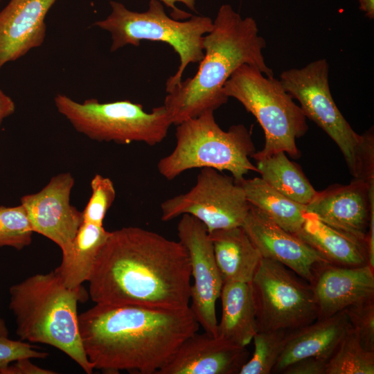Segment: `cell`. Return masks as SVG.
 <instances>
[{
  "label": "cell",
  "mask_w": 374,
  "mask_h": 374,
  "mask_svg": "<svg viewBox=\"0 0 374 374\" xmlns=\"http://www.w3.org/2000/svg\"><path fill=\"white\" fill-rule=\"evenodd\" d=\"M190 263L179 242L140 227L110 231L87 282L92 301L167 309L189 306Z\"/></svg>",
  "instance_id": "6da1fadb"
},
{
  "label": "cell",
  "mask_w": 374,
  "mask_h": 374,
  "mask_svg": "<svg viewBox=\"0 0 374 374\" xmlns=\"http://www.w3.org/2000/svg\"><path fill=\"white\" fill-rule=\"evenodd\" d=\"M87 359L105 373L157 374L199 324L190 307L97 304L78 315Z\"/></svg>",
  "instance_id": "7a4b0ae2"
},
{
  "label": "cell",
  "mask_w": 374,
  "mask_h": 374,
  "mask_svg": "<svg viewBox=\"0 0 374 374\" xmlns=\"http://www.w3.org/2000/svg\"><path fill=\"white\" fill-rule=\"evenodd\" d=\"M211 32L203 39L204 57L196 74L168 93L163 105L172 125L194 118L227 103L223 87L232 73L247 64L274 76L262 55L266 41L254 19L242 18L229 4L218 10Z\"/></svg>",
  "instance_id": "3957f363"
},
{
  "label": "cell",
  "mask_w": 374,
  "mask_h": 374,
  "mask_svg": "<svg viewBox=\"0 0 374 374\" xmlns=\"http://www.w3.org/2000/svg\"><path fill=\"white\" fill-rule=\"evenodd\" d=\"M9 293V309L15 317L20 340L53 346L86 373H93L79 331L78 303L89 296L82 285L66 287L53 270L12 285Z\"/></svg>",
  "instance_id": "277c9868"
},
{
  "label": "cell",
  "mask_w": 374,
  "mask_h": 374,
  "mask_svg": "<svg viewBox=\"0 0 374 374\" xmlns=\"http://www.w3.org/2000/svg\"><path fill=\"white\" fill-rule=\"evenodd\" d=\"M213 113L207 110L176 125L175 147L157 163V170L165 179L172 180L197 168L227 170L235 181L250 171L258 172L249 159L255 152L250 132L242 124L223 130Z\"/></svg>",
  "instance_id": "5b68a950"
},
{
  "label": "cell",
  "mask_w": 374,
  "mask_h": 374,
  "mask_svg": "<svg viewBox=\"0 0 374 374\" xmlns=\"http://www.w3.org/2000/svg\"><path fill=\"white\" fill-rule=\"evenodd\" d=\"M328 77V61L321 58L302 68L283 71L279 80L286 91L299 102L306 118L337 145L353 177L374 179L373 127L362 135L353 130L333 100Z\"/></svg>",
  "instance_id": "8992f818"
},
{
  "label": "cell",
  "mask_w": 374,
  "mask_h": 374,
  "mask_svg": "<svg viewBox=\"0 0 374 374\" xmlns=\"http://www.w3.org/2000/svg\"><path fill=\"white\" fill-rule=\"evenodd\" d=\"M109 4L110 15L94 25L111 33V52L128 44L139 46L141 40H149L167 43L179 55L178 69L166 83L167 93L180 83L190 63L202 60L204 36L213 26L210 17L193 15L185 21L174 19L167 15L159 0H150L143 12L131 11L120 2L111 1Z\"/></svg>",
  "instance_id": "52a82bcc"
},
{
  "label": "cell",
  "mask_w": 374,
  "mask_h": 374,
  "mask_svg": "<svg viewBox=\"0 0 374 374\" xmlns=\"http://www.w3.org/2000/svg\"><path fill=\"white\" fill-rule=\"evenodd\" d=\"M223 93L238 100L264 130L265 146L251 157L258 161L278 152L299 157L296 139L308 130L306 116L279 80L244 64L226 81Z\"/></svg>",
  "instance_id": "ba28073f"
},
{
  "label": "cell",
  "mask_w": 374,
  "mask_h": 374,
  "mask_svg": "<svg viewBox=\"0 0 374 374\" xmlns=\"http://www.w3.org/2000/svg\"><path fill=\"white\" fill-rule=\"evenodd\" d=\"M54 101L76 131L98 141L155 145L163 141L172 125L163 105L147 112L141 104L130 100L100 103L91 98L80 103L60 93Z\"/></svg>",
  "instance_id": "9c48e42d"
},
{
  "label": "cell",
  "mask_w": 374,
  "mask_h": 374,
  "mask_svg": "<svg viewBox=\"0 0 374 374\" xmlns=\"http://www.w3.org/2000/svg\"><path fill=\"white\" fill-rule=\"evenodd\" d=\"M283 264L262 258L251 282L258 332L292 330L318 318L311 285Z\"/></svg>",
  "instance_id": "30bf717a"
},
{
  "label": "cell",
  "mask_w": 374,
  "mask_h": 374,
  "mask_svg": "<svg viewBox=\"0 0 374 374\" xmlns=\"http://www.w3.org/2000/svg\"><path fill=\"white\" fill-rule=\"evenodd\" d=\"M249 207L244 190L233 177L203 168L189 191L161 203V220L166 222L188 214L199 220L209 233L241 226Z\"/></svg>",
  "instance_id": "8fae6325"
},
{
  "label": "cell",
  "mask_w": 374,
  "mask_h": 374,
  "mask_svg": "<svg viewBox=\"0 0 374 374\" xmlns=\"http://www.w3.org/2000/svg\"><path fill=\"white\" fill-rule=\"evenodd\" d=\"M177 231L179 241L188 252L193 278L189 307L204 331L216 337L218 323L215 305L223 280L208 232L199 220L188 214L181 215Z\"/></svg>",
  "instance_id": "7c38bea8"
},
{
  "label": "cell",
  "mask_w": 374,
  "mask_h": 374,
  "mask_svg": "<svg viewBox=\"0 0 374 374\" xmlns=\"http://www.w3.org/2000/svg\"><path fill=\"white\" fill-rule=\"evenodd\" d=\"M74 183L70 172L60 173L39 192L20 199L33 232L55 242L62 253L69 249L83 222L82 211L70 203Z\"/></svg>",
  "instance_id": "4fadbf2b"
},
{
  "label": "cell",
  "mask_w": 374,
  "mask_h": 374,
  "mask_svg": "<svg viewBox=\"0 0 374 374\" xmlns=\"http://www.w3.org/2000/svg\"><path fill=\"white\" fill-rule=\"evenodd\" d=\"M306 211L323 222L365 241L374 211V180L354 178L318 192ZM367 244V242H366Z\"/></svg>",
  "instance_id": "5bb4252c"
},
{
  "label": "cell",
  "mask_w": 374,
  "mask_h": 374,
  "mask_svg": "<svg viewBox=\"0 0 374 374\" xmlns=\"http://www.w3.org/2000/svg\"><path fill=\"white\" fill-rule=\"evenodd\" d=\"M241 226L262 258L283 264L310 284L314 278L315 267L328 262L295 234L283 229L251 204Z\"/></svg>",
  "instance_id": "9a60e30c"
},
{
  "label": "cell",
  "mask_w": 374,
  "mask_h": 374,
  "mask_svg": "<svg viewBox=\"0 0 374 374\" xmlns=\"http://www.w3.org/2000/svg\"><path fill=\"white\" fill-rule=\"evenodd\" d=\"M249 358L246 347L197 332L184 341L157 374H239Z\"/></svg>",
  "instance_id": "2e32d148"
},
{
  "label": "cell",
  "mask_w": 374,
  "mask_h": 374,
  "mask_svg": "<svg viewBox=\"0 0 374 374\" xmlns=\"http://www.w3.org/2000/svg\"><path fill=\"white\" fill-rule=\"evenodd\" d=\"M310 285L317 305V319H325L374 298V269L368 264L342 267L321 262L315 267Z\"/></svg>",
  "instance_id": "e0dca14e"
},
{
  "label": "cell",
  "mask_w": 374,
  "mask_h": 374,
  "mask_svg": "<svg viewBox=\"0 0 374 374\" xmlns=\"http://www.w3.org/2000/svg\"><path fill=\"white\" fill-rule=\"evenodd\" d=\"M57 0H10L0 12V69L40 46L45 17Z\"/></svg>",
  "instance_id": "ac0fdd59"
},
{
  "label": "cell",
  "mask_w": 374,
  "mask_h": 374,
  "mask_svg": "<svg viewBox=\"0 0 374 374\" xmlns=\"http://www.w3.org/2000/svg\"><path fill=\"white\" fill-rule=\"evenodd\" d=\"M350 328L344 310L288 330L284 349L272 373H281L290 364L308 357L329 359Z\"/></svg>",
  "instance_id": "d6986e66"
},
{
  "label": "cell",
  "mask_w": 374,
  "mask_h": 374,
  "mask_svg": "<svg viewBox=\"0 0 374 374\" xmlns=\"http://www.w3.org/2000/svg\"><path fill=\"white\" fill-rule=\"evenodd\" d=\"M295 235L328 263L342 267L368 264L365 241L323 222L312 213H306Z\"/></svg>",
  "instance_id": "ffe728a7"
},
{
  "label": "cell",
  "mask_w": 374,
  "mask_h": 374,
  "mask_svg": "<svg viewBox=\"0 0 374 374\" xmlns=\"http://www.w3.org/2000/svg\"><path fill=\"white\" fill-rule=\"evenodd\" d=\"M223 283H251L262 258L242 226L208 233Z\"/></svg>",
  "instance_id": "44dd1931"
},
{
  "label": "cell",
  "mask_w": 374,
  "mask_h": 374,
  "mask_svg": "<svg viewBox=\"0 0 374 374\" xmlns=\"http://www.w3.org/2000/svg\"><path fill=\"white\" fill-rule=\"evenodd\" d=\"M220 298L222 317L217 323L216 337L247 347L258 332L251 283H223Z\"/></svg>",
  "instance_id": "7402d4cb"
},
{
  "label": "cell",
  "mask_w": 374,
  "mask_h": 374,
  "mask_svg": "<svg viewBox=\"0 0 374 374\" xmlns=\"http://www.w3.org/2000/svg\"><path fill=\"white\" fill-rule=\"evenodd\" d=\"M109 232L103 226L82 223L71 247L62 253L61 264L55 269L66 287L76 288L88 281L98 252Z\"/></svg>",
  "instance_id": "603a6c76"
},
{
  "label": "cell",
  "mask_w": 374,
  "mask_h": 374,
  "mask_svg": "<svg viewBox=\"0 0 374 374\" xmlns=\"http://www.w3.org/2000/svg\"><path fill=\"white\" fill-rule=\"evenodd\" d=\"M244 190L249 204L259 208L285 231L295 234L301 227L306 206L285 197L261 177L236 181Z\"/></svg>",
  "instance_id": "cb8c5ba5"
},
{
  "label": "cell",
  "mask_w": 374,
  "mask_h": 374,
  "mask_svg": "<svg viewBox=\"0 0 374 374\" xmlns=\"http://www.w3.org/2000/svg\"><path fill=\"white\" fill-rule=\"evenodd\" d=\"M258 172L270 186L290 199L307 206L318 193L299 167L284 152L256 161Z\"/></svg>",
  "instance_id": "d4e9b609"
},
{
  "label": "cell",
  "mask_w": 374,
  "mask_h": 374,
  "mask_svg": "<svg viewBox=\"0 0 374 374\" xmlns=\"http://www.w3.org/2000/svg\"><path fill=\"white\" fill-rule=\"evenodd\" d=\"M374 351L366 350L351 329L329 358L326 374H373Z\"/></svg>",
  "instance_id": "484cf974"
},
{
  "label": "cell",
  "mask_w": 374,
  "mask_h": 374,
  "mask_svg": "<svg viewBox=\"0 0 374 374\" xmlns=\"http://www.w3.org/2000/svg\"><path fill=\"white\" fill-rule=\"evenodd\" d=\"M288 330L257 332L253 337L254 351L239 374H269L284 349Z\"/></svg>",
  "instance_id": "4316f807"
},
{
  "label": "cell",
  "mask_w": 374,
  "mask_h": 374,
  "mask_svg": "<svg viewBox=\"0 0 374 374\" xmlns=\"http://www.w3.org/2000/svg\"><path fill=\"white\" fill-rule=\"evenodd\" d=\"M24 206H0V248L10 247L21 250L32 242L33 234Z\"/></svg>",
  "instance_id": "83f0119b"
},
{
  "label": "cell",
  "mask_w": 374,
  "mask_h": 374,
  "mask_svg": "<svg viewBox=\"0 0 374 374\" xmlns=\"http://www.w3.org/2000/svg\"><path fill=\"white\" fill-rule=\"evenodd\" d=\"M91 195L84 208L83 222L103 226L105 215L116 198V190L112 181L99 174L90 183Z\"/></svg>",
  "instance_id": "f1b7e54d"
},
{
  "label": "cell",
  "mask_w": 374,
  "mask_h": 374,
  "mask_svg": "<svg viewBox=\"0 0 374 374\" xmlns=\"http://www.w3.org/2000/svg\"><path fill=\"white\" fill-rule=\"evenodd\" d=\"M350 329L366 350L374 351V298L344 310Z\"/></svg>",
  "instance_id": "f546056e"
},
{
  "label": "cell",
  "mask_w": 374,
  "mask_h": 374,
  "mask_svg": "<svg viewBox=\"0 0 374 374\" xmlns=\"http://www.w3.org/2000/svg\"><path fill=\"white\" fill-rule=\"evenodd\" d=\"M48 353L35 350V347L19 340L0 336V373L9 364L23 358H46Z\"/></svg>",
  "instance_id": "4dcf8cb0"
},
{
  "label": "cell",
  "mask_w": 374,
  "mask_h": 374,
  "mask_svg": "<svg viewBox=\"0 0 374 374\" xmlns=\"http://www.w3.org/2000/svg\"><path fill=\"white\" fill-rule=\"evenodd\" d=\"M328 359L321 357H308L296 361L286 368L283 374H326Z\"/></svg>",
  "instance_id": "1f68e13d"
},
{
  "label": "cell",
  "mask_w": 374,
  "mask_h": 374,
  "mask_svg": "<svg viewBox=\"0 0 374 374\" xmlns=\"http://www.w3.org/2000/svg\"><path fill=\"white\" fill-rule=\"evenodd\" d=\"M1 374H55L51 370L40 368L30 361V358H23L9 364Z\"/></svg>",
  "instance_id": "d6a6232c"
},
{
  "label": "cell",
  "mask_w": 374,
  "mask_h": 374,
  "mask_svg": "<svg viewBox=\"0 0 374 374\" xmlns=\"http://www.w3.org/2000/svg\"><path fill=\"white\" fill-rule=\"evenodd\" d=\"M163 3L168 8L171 9L170 16L176 20H186L193 16L192 14L181 10L176 6L175 3L181 2L190 10L197 12L195 8V0H159Z\"/></svg>",
  "instance_id": "836d02e7"
},
{
  "label": "cell",
  "mask_w": 374,
  "mask_h": 374,
  "mask_svg": "<svg viewBox=\"0 0 374 374\" xmlns=\"http://www.w3.org/2000/svg\"><path fill=\"white\" fill-rule=\"evenodd\" d=\"M15 110L14 101L0 88V125L3 119L12 114Z\"/></svg>",
  "instance_id": "e575fe53"
},
{
  "label": "cell",
  "mask_w": 374,
  "mask_h": 374,
  "mask_svg": "<svg viewBox=\"0 0 374 374\" xmlns=\"http://www.w3.org/2000/svg\"><path fill=\"white\" fill-rule=\"evenodd\" d=\"M359 8L369 19H374V0H357Z\"/></svg>",
  "instance_id": "d590c367"
},
{
  "label": "cell",
  "mask_w": 374,
  "mask_h": 374,
  "mask_svg": "<svg viewBox=\"0 0 374 374\" xmlns=\"http://www.w3.org/2000/svg\"><path fill=\"white\" fill-rule=\"evenodd\" d=\"M9 334L8 330L3 319H0V336L8 337Z\"/></svg>",
  "instance_id": "8d00e7d4"
}]
</instances>
